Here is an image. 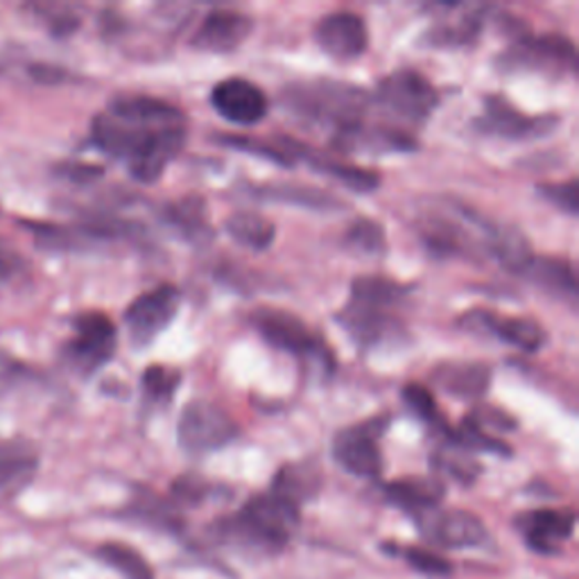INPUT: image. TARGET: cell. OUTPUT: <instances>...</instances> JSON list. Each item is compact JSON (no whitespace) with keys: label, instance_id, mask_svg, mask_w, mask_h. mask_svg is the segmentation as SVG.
<instances>
[{"label":"cell","instance_id":"cell-1","mask_svg":"<svg viewBox=\"0 0 579 579\" xmlns=\"http://www.w3.org/2000/svg\"><path fill=\"white\" fill-rule=\"evenodd\" d=\"M186 116L152 95L125 93L91 123V143L103 155L125 161L140 183H157L186 145Z\"/></svg>","mask_w":579,"mask_h":579},{"label":"cell","instance_id":"cell-2","mask_svg":"<svg viewBox=\"0 0 579 579\" xmlns=\"http://www.w3.org/2000/svg\"><path fill=\"white\" fill-rule=\"evenodd\" d=\"M283 109L308 127L330 129V138L360 123L371 105V95L356 84L335 80H302L283 86Z\"/></svg>","mask_w":579,"mask_h":579},{"label":"cell","instance_id":"cell-3","mask_svg":"<svg viewBox=\"0 0 579 579\" xmlns=\"http://www.w3.org/2000/svg\"><path fill=\"white\" fill-rule=\"evenodd\" d=\"M410 293V287L388 276H358L351 283V299L337 315V322L362 349H378L401 333L394 308Z\"/></svg>","mask_w":579,"mask_h":579},{"label":"cell","instance_id":"cell-4","mask_svg":"<svg viewBox=\"0 0 579 579\" xmlns=\"http://www.w3.org/2000/svg\"><path fill=\"white\" fill-rule=\"evenodd\" d=\"M302 509L267 492L250 498L235 516L220 523L222 535L256 550L278 552L299 527Z\"/></svg>","mask_w":579,"mask_h":579},{"label":"cell","instance_id":"cell-5","mask_svg":"<svg viewBox=\"0 0 579 579\" xmlns=\"http://www.w3.org/2000/svg\"><path fill=\"white\" fill-rule=\"evenodd\" d=\"M252 326L272 349L310 362L324 378L335 371L333 351L297 315L265 306L252 315Z\"/></svg>","mask_w":579,"mask_h":579},{"label":"cell","instance_id":"cell-6","mask_svg":"<svg viewBox=\"0 0 579 579\" xmlns=\"http://www.w3.org/2000/svg\"><path fill=\"white\" fill-rule=\"evenodd\" d=\"M240 428L231 414L207 399L190 401L177 423L179 449L190 457H204L227 449L238 440Z\"/></svg>","mask_w":579,"mask_h":579},{"label":"cell","instance_id":"cell-7","mask_svg":"<svg viewBox=\"0 0 579 579\" xmlns=\"http://www.w3.org/2000/svg\"><path fill=\"white\" fill-rule=\"evenodd\" d=\"M498 69L505 73L533 71L552 77H566L575 73L577 51L564 34H520L512 41L507 51L498 57Z\"/></svg>","mask_w":579,"mask_h":579},{"label":"cell","instance_id":"cell-8","mask_svg":"<svg viewBox=\"0 0 579 579\" xmlns=\"http://www.w3.org/2000/svg\"><path fill=\"white\" fill-rule=\"evenodd\" d=\"M385 112L410 125H423L440 105V93L419 71H394L376 86L373 98Z\"/></svg>","mask_w":579,"mask_h":579},{"label":"cell","instance_id":"cell-9","mask_svg":"<svg viewBox=\"0 0 579 579\" xmlns=\"http://www.w3.org/2000/svg\"><path fill=\"white\" fill-rule=\"evenodd\" d=\"M181 310V290L164 283L136 297L125 310V328L134 349H150L157 337L170 328Z\"/></svg>","mask_w":579,"mask_h":579},{"label":"cell","instance_id":"cell-10","mask_svg":"<svg viewBox=\"0 0 579 579\" xmlns=\"http://www.w3.org/2000/svg\"><path fill=\"white\" fill-rule=\"evenodd\" d=\"M73 337L66 345L69 365L82 373L93 376L101 371L116 354L118 330L116 324L98 310H88L75 317Z\"/></svg>","mask_w":579,"mask_h":579},{"label":"cell","instance_id":"cell-11","mask_svg":"<svg viewBox=\"0 0 579 579\" xmlns=\"http://www.w3.org/2000/svg\"><path fill=\"white\" fill-rule=\"evenodd\" d=\"M559 125V116H527L518 112L503 95H487L482 114L473 120L475 131L503 140H537L550 136Z\"/></svg>","mask_w":579,"mask_h":579},{"label":"cell","instance_id":"cell-12","mask_svg":"<svg viewBox=\"0 0 579 579\" xmlns=\"http://www.w3.org/2000/svg\"><path fill=\"white\" fill-rule=\"evenodd\" d=\"M385 425L380 419L343 428L333 440V460L347 473L365 480H376L382 473V455L378 438Z\"/></svg>","mask_w":579,"mask_h":579},{"label":"cell","instance_id":"cell-13","mask_svg":"<svg viewBox=\"0 0 579 579\" xmlns=\"http://www.w3.org/2000/svg\"><path fill=\"white\" fill-rule=\"evenodd\" d=\"M421 537L446 550L475 548L489 539L485 523L466 509H430L414 518Z\"/></svg>","mask_w":579,"mask_h":579},{"label":"cell","instance_id":"cell-14","mask_svg":"<svg viewBox=\"0 0 579 579\" xmlns=\"http://www.w3.org/2000/svg\"><path fill=\"white\" fill-rule=\"evenodd\" d=\"M211 105L218 116L238 127H254L270 114L263 88L245 77H227L211 91Z\"/></svg>","mask_w":579,"mask_h":579},{"label":"cell","instance_id":"cell-15","mask_svg":"<svg viewBox=\"0 0 579 579\" xmlns=\"http://www.w3.org/2000/svg\"><path fill=\"white\" fill-rule=\"evenodd\" d=\"M460 324L469 330L475 333H487L496 340L520 349L525 354H537L539 349H544L548 335L546 328L537 322V319H529V317H505L498 313H492L487 308H477L466 313Z\"/></svg>","mask_w":579,"mask_h":579},{"label":"cell","instance_id":"cell-16","mask_svg":"<svg viewBox=\"0 0 579 579\" xmlns=\"http://www.w3.org/2000/svg\"><path fill=\"white\" fill-rule=\"evenodd\" d=\"M315 41L335 62H356L369 48V30L356 12H333L315 25Z\"/></svg>","mask_w":579,"mask_h":579},{"label":"cell","instance_id":"cell-17","mask_svg":"<svg viewBox=\"0 0 579 579\" xmlns=\"http://www.w3.org/2000/svg\"><path fill=\"white\" fill-rule=\"evenodd\" d=\"M432 12H440L425 34L423 43L432 48H462L473 43L492 14L489 6H430Z\"/></svg>","mask_w":579,"mask_h":579},{"label":"cell","instance_id":"cell-18","mask_svg":"<svg viewBox=\"0 0 579 579\" xmlns=\"http://www.w3.org/2000/svg\"><path fill=\"white\" fill-rule=\"evenodd\" d=\"M254 30L252 17L235 12V10H211L200 28L190 39V45L196 51L211 53V55H229L243 45Z\"/></svg>","mask_w":579,"mask_h":579},{"label":"cell","instance_id":"cell-19","mask_svg":"<svg viewBox=\"0 0 579 579\" xmlns=\"http://www.w3.org/2000/svg\"><path fill=\"white\" fill-rule=\"evenodd\" d=\"M333 148L347 155H406L419 148L417 138L399 127L360 123L330 138Z\"/></svg>","mask_w":579,"mask_h":579},{"label":"cell","instance_id":"cell-20","mask_svg":"<svg viewBox=\"0 0 579 579\" xmlns=\"http://www.w3.org/2000/svg\"><path fill=\"white\" fill-rule=\"evenodd\" d=\"M516 527L535 552L557 555L572 537L575 514L570 509H533L518 514Z\"/></svg>","mask_w":579,"mask_h":579},{"label":"cell","instance_id":"cell-21","mask_svg":"<svg viewBox=\"0 0 579 579\" xmlns=\"http://www.w3.org/2000/svg\"><path fill=\"white\" fill-rule=\"evenodd\" d=\"M283 140L287 145V150L293 152L295 161H306L317 175L340 181L343 186H347L354 192H373L380 186V177L373 170L330 159V157H326V155H322V152L308 148V145L293 140V138H283Z\"/></svg>","mask_w":579,"mask_h":579},{"label":"cell","instance_id":"cell-22","mask_svg":"<svg viewBox=\"0 0 579 579\" xmlns=\"http://www.w3.org/2000/svg\"><path fill=\"white\" fill-rule=\"evenodd\" d=\"M432 380L446 394L460 401H471L487 394L492 369L482 362H444L432 371Z\"/></svg>","mask_w":579,"mask_h":579},{"label":"cell","instance_id":"cell-23","mask_svg":"<svg viewBox=\"0 0 579 579\" xmlns=\"http://www.w3.org/2000/svg\"><path fill=\"white\" fill-rule=\"evenodd\" d=\"M250 196L259 202H274V204H290L299 209L310 211H343L347 204H343L330 192L313 186H297V183H261L252 186Z\"/></svg>","mask_w":579,"mask_h":579},{"label":"cell","instance_id":"cell-24","mask_svg":"<svg viewBox=\"0 0 579 579\" xmlns=\"http://www.w3.org/2000/svg\"><path fill=\"white\" fill-rule=\"evenodd\" d=\"M159 218L164 224L175 229L183 240L192 245H207L213 240V229L207 213V202L202 198H183L161 207Z\"/></svg>","mask_w":579,"mask_h":579},{"label":"cell","instance_id":"cell-25","mask_svg":"<svg viewBox=\"0 0 579 579\" xmlns=\"http://www.w3.org/2000/svg\"><path fill=\"white\" fill-rule=\"evenodd\" d=\"M444 496L446 489L438 477H403L385 487V498L414 518L430 509H438Z\"/></svg>","mask_w":579,"mask_h":579},{"label":"cell","instance_id":"cell-26","mask_svg":"<svg viewBox=\"0 0 579 579\" xmlns=\"http://www.w3.org/2000/svg\"><path fill=\"white\" fill-rule=\"evenodd\" d=\"M523 276L539 285L544 293L568 302L570 306L577 304V278L572 265L566 259L533 256V261L523 270Z\"/></svg>","mask_w":579,"mask_h":579},{"label":"cell","instance_id":"cell-27","mask_svg":"<svg viewBox=\"0 0 579 579\" xmlns=\"http://www.w3.org/2000/svg\"><path fill=\"white\" fill-rule=\"evenodd\" d=\"M322 489V473L313 462L285 464L272 480V494L290 501L302 509L306 501H313Z\"/></svg>","mask_w":579,"mask_h":579},{"label":"cell","instance_id":"cell-28","mask_svg":"<svg viewBox=\"0 0 579 579\" xmlns=\"http://www.w3.org/2000/svg\"><path fill=\"white\" fill-rule=\"evenodd\" d=\"M36 471V453L23 442H0V489H17L30 482Z\"/></svg>","mask_w":579,"mask_h":579},{"label":"cell","instance_id":"cell-29","mask_svg":"<svg viewBox=\"0 0 579 579\" xmlns=\"http://www.w3.org/2000/svg\"><path fill=\"white\" fill-rule=\"evenodd\" d=\"M224 229L231 240L252 252H265L267 248H272L276 235V227L267 218L252 211H238L229 215Z\"/></svg>","mask_w":579,"mask_h":579},{"label":"cell","instance_id":"cell-30","mask_svg":"<svg viewBox=\"0 0 579 579\" xmlns=\"http://www.w3.org/2000/svg\"><path fill=\"white\" fill-rule=\"evenodd\" d=\"M215 140L220 145H224V148H231V150H238V152H245V155H252L256 159H265L274 166H281V168H295V157L293 152L287 150L285 140L281 138L278 143H270V140H263V138H252V136H235V134H218Z\"/></svg>","mask_w":579,"mask_h":579},{"label":"cell","instance_id":"cell-31","mask_svg":"<svg viewBox=\"0 0 579 579\" xmlns=\"http://www.w3.org/2000/svg\"><path fill=\"white\" fill-rule=\"evenodd\" d=\"M432 469L442 475L453 477L455 482H462V485H473L475 477L482 471V466L473 460V455L453 442H442V446L434 451Z\"/></svg>","mask_w":579,"mask_h":579},{"label":"cell","instance_id":"cell-32","mask_svg":"<svg viewBox=\"0 0 579 579\" xmlns=\"http://www.w3.org/2000/svg\"><path fill=\"white\" fill-rule=\"evenodd\" d=\"M403 401H406V406L410 408V412L414 417H419L423 423H428L434 430V434H440L442 442L451 440L453 428L446 423L444 414L440 412L438 401H434V397H432V392L428 388H423V385H419V382L406 385V388H403Z\"/></svg>","mask_w":579,"mask_h":579},{"label":"cell","instance_id":"cell-33","mask_svg":"<svg viewBox=\"0 0 579 579\" xmlns=\"http://www.w3.org/2000/svg\"><path fill=\"white\" fill-rule=\"evenodd\" d=\"M181 385V371L166 365H152L143 371L140 388L143 399L150 406H168Z\"/></svg>","mask_w":579,"mask_h":579},{"label":"cell","instance_id":"cell-34","mask_svg":"<svg viewBox=\"0 0 579 579\" xmlns=\"http://www.w3.org/2000/svg\"><path fill=\"white\" fill-rule=\"evenodd\" d=\"M98 557L116 572H120L125 579H155V570L150 561L131 546L105 544L98 548Z\"/></svg>","mask_w":579,"mask_h":579},{"label":"cell","instance_id":"cell-35","mask_svg":"<svg viewBox=\"0 0 579 579\" xmlns=\"http://www.w3.org/2000/svg\"><path fill=\"white\" fill-rule=\"evenodd\" d=\"M345 245L349 252L362 256H382L388 252V235L376 220L358 218L345 233Z\"/></svg>","mask_w":579,"mask_h":579},{"label":"cell","instance_id":"cell-36","mask_svg":"<svg viewBox=\"0 0 579 579\" xmlns=\"http://www.w3.org/2000/svg\"><path fill=\"white\" fill-rule=\"evenodd\" d=\"M129 512L134 516H138L140 520H148V523L159 525L164 529H179L183 525V520L177 516L175 507L164 503L161 498L152 496L150 492H143L140 496H136Z\"/></svg>","mask_w":579,"mask_h":579},{"label":"cell","instance_id":"cell-37","mask_svg":"<svg viewBox=\"0 0 579 579\" xmlns=\"http://www.w3.org/2000/svg\"><path fill=\"white\" fill-rule=\"evenodd\" d=\"M403 557L421 575L438 577V579L453 575V564L446 557H442L440 552L423 550V548H406Z\"/></svg>","mask_w":579,"mask_h":579},{"label":"cell","instance_id":"cell-38","mask_svg":"<svg viewBox=\"0 0 579 579\" xmlns=\"http://www.w3.org/2000/svg\"><path fill=\"white\" fill-rule=\"evenodd\" d=\"M537 192L548 204L557 207L559 211L568 213L570 218L577 215V209H579L577 179H568L564 183H539Z\"/></svg>","mask_w":579,"mask_h":579},{"label":"cell","instance_id":"cell-39","mask_svg":"<svg viewBox=\"0 0 579 579\" xmlns=\"http://www.w3.org/2000/svg\"><path fill=\"white\" fill-rule=\"evenodd\" d=\"M211 494V487L198 475H181L172 485V498L179 505H200Z\"/></svg>","mask_w":579,"mask_h":579},{"label":"cell","instance_id":"cell-40","mask_svg":"<svg viewBox=\"0 0 579 579\" xmlns=\"http://www.w3.org/2000/svg\"><path fill=\"white\" fill-rule=\"evenodd\" d=\"M48 19V30H51L57 39L73 34L80 28V17L73 14L69 8H57L45 17Z\"/></svg>","mask_w":579,"mask_h":579},{"label":"cell","instance_id":"cell-41","mask_svg":"<svg viewBox=\"0 0 579 579\" xmlns=\"http://www.w3.org/2000/svg\"><path fill=\"white\" fill-rule=\"evenodd\" d=\"M57 172L62 177H66L69 181H75V183H88V181H95L101 179L105 175V168L101 166H88V164H62L57 168Z\"/></svg>","mask_w":579,"mask_h":579},{"label":"cell","instance_id":"cell-42","mask_svg":"<svg viewBox=\"0 0 579 579\" xmlns=\"http://www.w3.org/2000/svg\"><path fill=\"white\" fill-rule=\"evenodd\" d=\"M30 77L39 84H48V86H53V84H62L69 80V71L60 69V66H53V64H32L28 69Z\"/></svg>","mask_w":579,"mask_h":579},{"label":"cell","instance_id":"cell-43","mask_svg":"<svg viewBox=\"0 0 579 579\" xmlns=\"http://www.w3.org/2000/svg\"><path fill=\"white\" fill-rule=\"evenodd\" d=\"M21 261L8 252H0V281L3 278H10L14 272H17V265Z\"/></svg>","mask_w":579,"mask_h":579},{"label":"cell","instance_id":"cell-44","mask_svg":"<svg viewBox=\"0 0 579 579\" xmlns=\"http://www.w3.org/2000/svg\"><path fill=\"white\" fill-rule=\"evenodd\" d=\"M23 367L17 362V360H12L8 354H3V351H0V378H3V376H12L14 371H21Z\"/></svg>","mask_w":579,"mask_h":579}]
</instances>
